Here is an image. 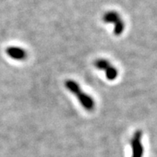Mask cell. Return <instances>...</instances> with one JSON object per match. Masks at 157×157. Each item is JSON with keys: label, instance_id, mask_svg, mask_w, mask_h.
Segmentation results:
<instances>
[{"label": "cell", "instance_id": "cell-5", "mask_svg": "<svg viewBox=\"0 0 157 157\" xmlns=\"http://www.w3.org/2000/svg\"><path fill=\"white\" fill-rule=\"evenodd\" d=\"M6 52L9 57L15 60H24L27 56L26 51L19 47H9Z\"/></svg>", "mask_w": 157, "mask_h": 157}, {"label": "cell", "instance_id": "cell-3", "mask_svg": "<svg viewBox=\"0 0 157 157\" xmlns=\"http://www.w3.org/2000/svg\"><path fill=\"white\" fill-rule=\"evenodd\" d=\"M94 66L96 68L104 71L105 72V76L110 81L116 80L118 76L117 69L112 65L110 62L105 59H98L94 62Z\"/></svg>", "mask_w": 157, "mask_h": 157}, {"label": "cell", "instance_id": "cell-2", "mask_svg": "<svg viewBox=\"0 0 157 157\" xmlns=\"http://www.w3.org/2000/svg\"><path fill=\"white\" fill-rule=\"evenodd\" d=\"M103 21L106 23H113V33L115 35H121L125 27L124 20L117 12L114 10L108 11L104 14Z\"/></svg>", "mask_w": 157, "mask_h": 157}, {"label": "cell", "instance_id": "cell-1", "mask_svg": "<svg viewBox=\"0 0 157 157\" xmlns=\"http://www.w3.org/2000/svg\"><path fill=\"white\" fill-rule=\"evenodd\" d=\"M65 85L66 88L70 91L71 93H73L76 97L79 100V103L86 110V111H91L94 109L95 107V101L90 96L89 94L83 92L79 85L78 83L73 80H67L65 82Z\"/></svg>", "mask_w": 157, "mask_h": 157}, {"label": "cell", "instance_id": "cell-4", "mask_svg": "<svg viewBox=\"0 0 157 157\" xmlns=\"http://www.w3.org/2000/svg\"><path fill=\"white\" fill-rule=\"evenodd\" d=\"M143 131L141 130L136 131L131 139V146L132 150V157H143L144 147L142 143Z\"/></svg>", "mask_w": 157, "mask_h": 157}]
</instances>
